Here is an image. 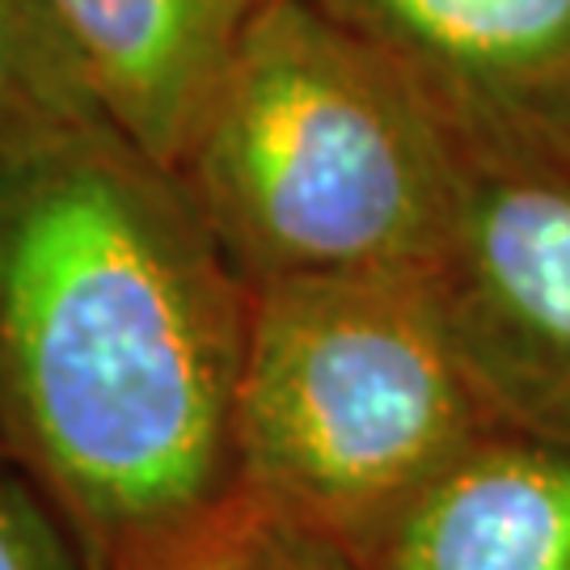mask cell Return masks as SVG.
<instances>
[{
  "mask_svg": "<svg viewBox=\"0 0 570 570\" xmlns=\"http://www.w3.org/2000/svg\"><path fill=\"white\" fill-rule=\"evenodd\" d=\"M503 423L428 279L249 287L237 456L254 511L351 553Z\"/></svg>",
  "mask_w": 570,
  "mask_h": 570,
  "instance_id": "3",
  "label": "cell"
},
{
  "mask_svg": "<svg viewBox=\"0 0 570 570\" xmlns=\"http://www.w3.org/2000/svg\"><path fill=\"white\" fill-rule=\"evenodd\" d=\"M465 127L317 0H275L186 148L190 204L245 284L431 279L465 190Z\"/></svg>",
  "mask_w": 570,
  "mask_h": 570,
  "instance_id": "2",
  "label": "cell"
},
{
  "mask_svg": "<svg viewBox=\"0 0 570 570\" xmlns=\"http://www.w3.org/2000/svg\"><path fill=\"white\" fill-rule=\"evenodd\" d=\"M346 558L355 570H570V440L503 423Z\"/></svg>",
  "mask_w": 570,
  "mask_h": 570,
  "instance_id": "7",
  "label": "cell"
},
{
  "mask_svg": "<svg viewBox=\"0 0 570 570\" xmlns=\"http://www.w3.org/2000/svg\"><path fill=\"white\" fill-rule=\"evenodd\" d=\"M431 296L508 423L570 440V153L469 136Z\"/></svg>",
  "mask_w": 570,
  "mask_h": 570,
  "instance_id": "4",
  "label": "cell"
},
{
  "mask_svg": "<svg viewBox=\"0 0 570 570\" xmlns=\"http://www.w3.org/2000/svg\"><path fill=\"white\" fill-rule=\"evenodd\" d=\"M102 119L39 0H0V161Z\"/></svg>",
  "mask_w": 570,
  "mask_h": 570,
  "instance_id": "8",
  "label": "cell"
},
{
  "mask_svg": "<svg viewBox=\"0 0 570 570\" xmlns=\"http://www.w3.org/2000/svg\"><path fill=\"white\" fill-rule=\"evenodd\" d=\"M385 47L469 136L570 131V0H317Z\"/></svg>",
  "mask_w": 570,
  "mask_h": 570,
  "instance_id": "5",
  "label": "cell"
},
{
  "mask_svg": "<svg viewBox=\"0 0 570 570\" xmlns=\"http://www.w3.org/2000/svg\"><path fill=\"white\" fill-rule=\"evenodd\" d=\"M0 570H85L51 503L0 452Z\"/></svg>",
  "mask_w": 570,
  "mask_h": 570,
  "instance_id": "10",
  "label": "cell"
},
{
  "mask_svg": "<svg viewBox=\"0 0 570 570\" xmlns=\"http://www.w3.org/2000/svg\"><path fill=\"white\" fill-rule=\"evenodd\" d=\"M249 284L106 119L0 161V452L85 570H174L249 515Z\"/></svg>",
  "mask_w": 570,
  "mask_h": 570,
  "instance_id": "1",
  "label": "cell"
},
{
  "mask_svg": "<svg viewBox=\"0 0 570 570\" xmlns=\"http://www.w3.org/2000/svg\"><path fill=\"white\" fill-rule=\"evenodd\" d=\"M275 0H39L102 119L178 169L245 35Z\"/></svg>",
  "mask_w": 570,
  "mask_h": 570,
  "instance_id": "6",
  "label": "cell"
},
{
  "mask_svg": "<svg viewBox=\"0 0 570 570\" xmlns=\"http://www.w3.org/2000/svg\"><path fill=\"white\" fill-rule=\"evenodd\" d=\"M174 570H355L338 546L263 511H249L242 524L186 558Z\"/></svg>",
  "mask_w": 570,
  "mask_h": 570,
  "instance_id": "9",
  "label": "cell"
},
{
  "mask_svg": "<svg viewBox=\"0 0 570 570\" xmlns=\"http://www.w3.org/2000/svg\"><path fill=\"white\" fill-rule=\"evenodd\" d=\"M558 148H567V153H570V131H567V140H562V144H558Z\"/></svg>",
  "mask_w": 570,
  "mask_h": 570,
  "instance_id": "11",
  "label": "cell"
}]
</instances>
